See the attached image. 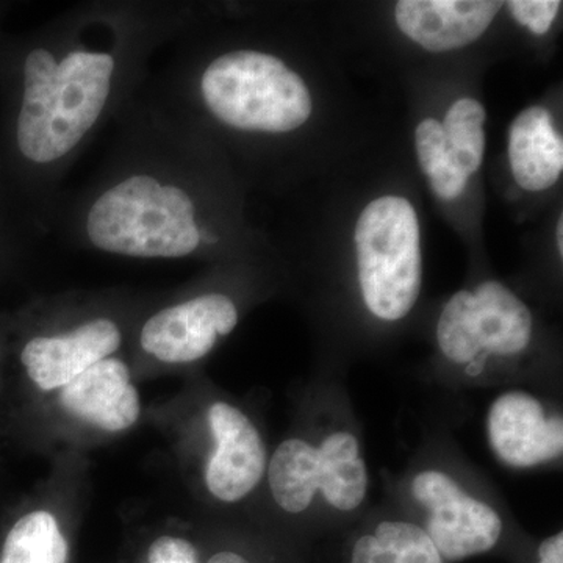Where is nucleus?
I'll use <instances>...</instances> for the list:
<instances>
[{"label":"nucleus","instance_id":"nucleus-1","mask_svg":"<svg viewBox=\"0 0 563 563\" xmlns=\"http://www.w3.org/2000/svg\"><path fill=\"white\" fill-rule=\"evenodd\" d=\"M181 2H87L0 40V221L25 246L49 232L62 181L196 22Z\"/></svg>","mask_w":563,"mask_h":563},{"label":"nucleus","instance_id":"nucleus-2","mask_svg":"<svg viewBox=\"0 0 563 563\" xmlns=\"http://www.w3.org/2000/svg\"><path fill=\"white\" fill-rule=\"evenodd\" d=\"M114 124L101 166L79 190L60 195L49 232L79 250L133 261H185L220 246L201 133L147 84Z\"/></svg>","mask_w":563,"mask_h":563},{"label":"nucleus","instance_id":"nucleus-3","mask_svg":"<svg viewBox=\"0 0 563 563\" xmlns=\"http://www.w3.org/2000/svg\"><path fill=\"white\" fill-rule=\"evenodd\" d=\"M358 282L374 317L398 321L421 291L420 224L412 203L384 196L365 207L355 225Z\"/></svg>","mask_w":563,"mask_h":563},{"label":"nucleus","instance_id":"nucleus-4","mask_svg":"<svg viewBox=\"0 0 563 563\" xmlns=\"http://www.w3.org/2000/svg\"><path fill=\"white\" fill-rule=\"evenodd\" d=\"M274 503L298 515L312 506L318 493L340 512H354L365 503L369 477L357 437L350 431L329 433L321 444L288 439L266 466Z\"/></svg>","mask_w":563,"mask_h":563},{"label":"nucleus","instance_id":"nucleus-5","mask_svg":"<svg viewBox=\"0 0 563 563\" xmlns=\"http://www.w3.org/2000/svg\"><path fill=\"white\" fill-rule=\"evenodd\" d=\"M239 321V307L225 292L185 296L143 321L139 346L147 357L166 365H190L207 357Z\"/></svg>","mask_w":563,"mask_h":563},{"label":"nucleus","instance_id":"nucleus-6","mask_svg":"<svg viewBox=\"0 0 563 563\" xmlns=\"http://www.w3.org/2000/svg\"><path fill=\"white\" fill-rule=\"evenodd\" d=\"M415 501L424 507V531L443 561L488 553L503 536V520L487 503L474 498L450 474L428 470L412 481Z\"/></svg>","mask_w":563,"mask_h":563},{"label":"nucleus","instance_id":"nucleus-7","mask_svg":"<svg viewBox=\"0 0 563 563\" xmlns=\"http://www.w3.org/2000/svg\"><path fill=\"white\" fill-rule=\"evenodd\" d=\"M124 343V329L111 314L81 318L60 331L36 332L22 343V368L41 391H60Z\"/></svg>","mask_w":563,"mask_h":563},{"label":"nucleus","instance_id":"nucleus-8","mask_svg":"<svg viewBox=\"0 0 563 563\" xmlns=\"http://www.w3.org/2000/svg\"><path fill=\"white\" fill-rule=\"evenodd\" d=\"M207 421L213 439L203 472L207 490L221 503L242 501L266 474L268 453L262 433L243 410L224 401L211 404Z\"/></svg>","mask_w":563,"mask_h":563},{"label":"nucleus","instance_id":"nucleus-9","mask_svg":"<svg viewBox=\"0 0 563 563\" xmlns=\"http://www.w3.org/2000/svg\"><path fill=\"white\" fill-rule=\"evenodd\" d=\"M488 443L498 461L510 468H536L563 453L561 415L526 391H507L495 399L487 417Z\"/></svg>","mask_w":563,"mask_h":563},{"label":"nucleus","instance_id":"nucleus-10","mask_svg":"<svg viewBox=\"0 0 563 563\" xmlns=\"http://www.w3.org/2000/svg\"><path fill=\"white\" fill-rule=\"evenodd\" d=\"M65 412L101 431H129L140 420V393L131 368L120 357L103 358L62 388L58 396Z\"/></svg>","mask_w":563,"mask_h":563},{"label":"nucleus","instance_id":"nucleus-11","mask_svg":"<svg viewBox=\"0 0 563 563\" xmlns=\"http://www.w3.org/2000/svg\"><path fill=\"white\" fill-rule=\"evenodd\" d=\"M503 7L495 0H401L395 18L404 35L426 51L448 52L481 38Z\"/></svg>","mask_w":563,"mask_h":563},{"label":"nucleus","instance_id":"nucleus-12","mask_svg":"<svg viewBox=\"0 0 563 563\" xmlns=\"http://www.w3.org/2000/svg\"><path fill=\"white\" fill-rule=\"evenodd\" d=\"M509 161L515 180L523 190H548L559 180L563 143L550 111L531 107L515 118L509 132Z\"/></svg>","mask_w":563,"mask_h":563},{"label":"nucleus","instance_id":"nucleus-13","mask_svg":"<svg viewBox=\"0 0 563 563\" xmlns=\"http://www.w3.org/2000/svg\"><path fill=\"white\" fill-rule=\"evenodd\" d=\"M481 361L488 355L512 357L528 350L532 340V313L521 299L499 282H484L473 292Z\"/></svg>","mask_w":563,"mask_h":563},{"label":"nucleus","instance_id":"nucleus-14","mask_svg":"<svg viewBox=\"0 0 563 563\" xmlns=\"http://www.w3.org/2000/svg\"><path fill=\"white\" fill-rule=\"evenodd\" d=\"M351 563H443V559L420 526L383 521L355 542Z\"/></svg>","mask_w":563,"mask_h":563},{"label":"nucleus","instance_id":"nucleus-15","mask_svg":"<svg viewBox=\"0 0 563 563\" xmlns=\"http://www.w3.org/2000/svg\"><path fill=\"white\" fill-rule=\"evenodd\" d=\"M69 544L57 517L36 509L22 515L11 526L0 563H68Z\"/></svg>","mask_w":563,"mask_h":563},{"label":"nucleus","instance_id":"nucleus-16","mask_svg":"<svg viewBox=\"0 0 563 563\" xmlns=\"http://www.w3.org/2000/svg\"><path fill=\"white\" fill-rule=\"evenodd\" d=\"M437 342L451 363L468 366L466 372L472 376L483 372L473 292L457 291L443 307L437 324Z\"/></svg>","mask_w":563,"mask_h":563},{"label":"nucleus","instance_id":"nucleus-17","mask_svg":"<svg viewBox=\"0 0 563 563\" xmlns=\"http://www.w3.org/2000/svg\"><path fill=\"white\" fill-rule=\"evenodd\" d=\"M484 122L483 103L477 102L476 99L463 98L451 107L442 124L444 139H446L448 158L468 177L483 165Z\"/></svg>","mask_w":563,"mask_h":563},{"label":"nucleus","instance_id":"nucleus-18","mask_svg":"<svg viewBox=\"0 0 563 563\" xmlns=\"http://www.w3.org/2000/svg\"><path fill=\"white\" fill-rule=\"evenodd\" d=\"M415 141H417L418 162L422 172L429 176L448 158L443 125L437 120L422 121L415 133Z\"/></svg>","mask_w":563,"mask_h":563},{"label":"nucleus","instance_id":"nucleus-19","mask_svg":"<svg viewBox=\"0 0 563 563\" xmlns=\"http://www.w3.org/2000/svg\"><path fill=\"white\" fill-rule=\"evenodd\" d=\"M561 0H512L507 9L517 22L531 29L537 35H544L561 11Z\"/></svg>","mask_w":563,"mask_h":563},{"label":"nucleus","instance_id":"nucleus-20","mask_svg":"<svg viewBox=\"0 0 563 563\" xmlns=\"http://www.w3.org/2000/svg\"><path fill=\"white\" fill-rule=\"evenodd\" d=\"M150 563H199L198 550L187 539L162 536L154 540L147 551Z\"/></svg>","mask_w":563,"mask_h":563},{"label":"nucleus","instance_id":"nucleus-21","mask_svg":"<svg viewBox=\"0 0 563 563\" xmlns=\"http://www.w3.org/2000/svg\"><path fill=\"white\" fill-rule=\"evenodd\" d=\"M429 181H431L432 191L440 199L453 201L465 190L468 176L461 168H457L450 158H446L439 168L429 174Z\"/></svg>","mask_w":563,"mask_h":563},{"label":"nucleus","instance_id":"nucleus-22","mask_svg":"<svg viewBox=\"0 0 563 563\" xmlns=\"http://www.w3.org/2000/svg\"><path fill=\"white\" fill-rule=\"evenodd\" d=\"M22 246L25 244H22L0 221V268L16 261Z\"/></svg>","mask_w":563,"mask_h":563},{"label":"nucleus","instance_id":"nucleus-23","mask_svg":"<svg viewBox=\"0 0 563 563\" xmlns=\"http://www.w3.org/2000/svg\"><path fill=\"white\" fill-rule=\"evenodd\" d=\"M539 563H563V533L543 540L539 548Z\"/></svg>","mask_w":563,"mask_h":563},{"label":"nucleus","instance_id":"nucleus-24","mask_svg":"<svg viewBox=\"0 0 563 563\" xmlns=\"http://www.w3.org/2000/svg\"><path fill=\"white\" fill-rule=\"evenodd\" d=\"M207 563H251L242 554L233 553V551H220V553L211 555Z\"/></svg>","mask_w":563,"mask_h":563},{"label":"nucleus","instance_id":"nucleus-25","mask_svg":"<svg viewBox=\"0 0 563 563\" xmlns=\"http://www.w3.org/2000/svg\"><path fill=\"white\" fill-rule=\"evenodd\" d=\"M10 5L9 3L0 2V40L5 35V31H3V22H5L7 13H9Z\"/></svg>","mask_w":563,"mask_h":563},{"label":"nucleus","instance_id":"nucleus-26","mask_svg":"<svg viewBox=\"0 0 563 563\" xmlns=\"http://www.w3.org/2000/svg\"><path fill=\"white\" fill-rule=\"evenodd\" d=\"M555 239H558L559 252L563 254V221L562 218L558 222V231H555Z\"/></svg>","mask_w":563,"mask_h":563},{"label":"nucleus","instance_id":"nucleus-27","mask_svg":"<svg viewBox=\"0 0 563 563\" xmlns=\"http://www.w3.org/2000/svg\"><path fill=\"white\" fill-rule=\"evenodd\" d=\"M0 354H2V346H0Z\"/></svg>","mask_w":563,"mask_h":563}]
</instances>
